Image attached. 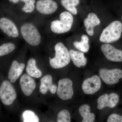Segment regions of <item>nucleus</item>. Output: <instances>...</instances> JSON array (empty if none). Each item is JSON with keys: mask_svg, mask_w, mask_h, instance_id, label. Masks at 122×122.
<instances>
[{"mask_svg": "<svg viewBox=\"0 0 122 122\" xmlns=\"http://www.w3.org/2000/svg\"><path fill=\"white\" fill-rule=\"evenodd\" d=\"M73 82L70 79L64 78L58 81L57 91V96L62 100H68L72 98L73 95Z\"/></svg>", "mask_w": 122, "mask_h": 122, "instance_id": "obj_6", "label": "nucleus"}, {"mask_svg": "<svg viewBox=\"0 0 122 122\" xmlns=\"http://www.w3.org/2000/svg\"><path fill=\"white\" fill-rule=\"evenodd\" d=\"M71 58L74 64L77 67L80 68L85 66L87 63V59L83 53L71 50L69 51Z\"/></svg>", "mask_w": 122, "mask_h": 122, "instance_id": "obj_17", "label": "nucleus"}, {"mask_svg": "<svg viewBox=\"0 0 122 122\" xmlns=\"http://www.w3.org/2000/svg\"><path fill=\"white\" fill-rule=\"evenodd\" d=\"M122 24L119 21L112 22L103 30L100 35V41L102 42L110 43L117 41L121 37Z\"/></svg>", "mask_w": 122, "mask_h": 122, "instance_id": "obj_2", "label": "nucleus"}, {"mask_svg": "<svg viewBox=\"0 0 122 122\" xmlns=\"http://www.w3.org/2000/svg\"><path fill=\"white\" fill-rule=\"evenodd\" d=\"M101 50L105 56L109 61L114 62L122 61V51L117 49L108 44H103Z\"/></svg>", "mask_w": 122, "mask_h": 122, "instance_id": "obj_10", "label": "nucleus"}, {"mask_svg": "<svg viewBox=\"0 0 122 122\" xmlns=\"http://www.w3.org/2000/svg\"><path fill=\"white\" fill-rule=\"evenodd\" d=\"M25 2V5L22 9V11L26 13L33 12L35 9V0H21Z\"/></svg>", "mask_w": 122, "mask_h": 122, "instance_id": "obj_25", "label": "nucleus"}, {"mask_svg": "<svg viewBox=\"0 0 122 122\" xmlns=\"http://www.w3.org/2000/svg\"><path fill=\"white\" fill-rule=\"evenodd\" d=\"M60 20L52 21L51 29L53 32L62 34L68 32L72 28L73 18L72 14L68 12H64L60 15Z\"/></svg>", "mask_w": 122, "mask_h": 122, "instance_id": "obj_3", "label": "nucleus"}, {"mask_svg": "<svg viewBox=\"0 0 122 122\" xmlns=\"http://www.w3.org/2000/svg\"><path fill=\"white\" fill-rule=\"evenodd\" d=\"M21 32L24 39L30 45L37 46L41 43V35L37 29L32 24L27 23L22 25Z\"/></svg>", "mask_w": 122, "mask_h": 122, "instance_id": "obj_4", "label": "nucleus"}, {"mask_svg": "<svg viewBox=\"0 0 122 122\" xmlns=\"http://www.w3.org/2000/svg\"><path fill=\"white\" fill-rule=\"evenodd\" d=\"M25 67L23 63H20L16 61L12 63L8 74V79L10 82L14 83L22 73Z\"/></svg>", "mask_w": 122, "mask_h": 122, "instance_id": "obj_15", "label": "nucleus"}, {"mask_svg": "<svg viewBox=\"0 0 122 122\" xmlns=\"http://www.w3.org/2000/svg\"><path fill=\"white\" fill-rule=\"evenodd\" d=\"M55 57L49 58L51 66L53 69L63 68L68 65L71 61L69 52L67 48L61 42H59L55 46Z\"/></svg>", "mask_w": 122, "mask_h": 122, "instance_id": "obj_1", "label": "nucleus"}, {"mask_svg": "<svg viewBox=\"0 0 122 122\" xmlns=\"http://www.w3.org/2000/svg\"><path fill=\"white\" fill-rule=\"evenodd\" d=\"M58 122H70L71 117L69 112L66 110H63L58 113L57 118Z\"/></svg>", "mask_w": 122, "mask_h": 122, "instance_id": "obj_24", "label": "nucleus"}, {"mask_svg": "<svg viewBox=\"0 0 122 122\" xmlns=\"http://www.w3.org/2000/svg\"><path fill=\"white\" fill-rule=\"evenodd\" d=\"M11 82L8 81H3L0 87V100L7 106L11 105L17 97L16 92Z\"/></svg>", "mask_w": 122, "mask_h": 122, "instance_id": "obj_5", "label": "nucleus"}, {"mask_svg": "<svg viewBox=\"0 0 122 122\" xmlns=\"http://www.w3.org/2000/svg\"><path fill=\"white\" fill-rule=\"evenodd\" d=\"M79 113L83 118L82 122H93L95 119L94 114L90 113V107L85 104L81 106L79 110Z\"/></svg>", "mask_w": 122, "mask_h": 122, "instance_id": "obj_19", "label": "nucleus"}, {"mask_svg": "<svg viewBox=\"0 0 122 122\" xmlns=\"http://www.w3.org/2000/svg\"><path fill=\"white\" fill-rule=\"evenodd\" d=\"M89 38L86 35H83L81 38L80 42L75 41L74 45L77 49L83 52H87L89 49Z\"/></svg>", "mask_w": 122, "mask_h": 122, "instance_id": "obj_20", "label": "nucleus"}, {"mask_svg": "<svg viewBox=\"0 0 122 122\" xmlns=\"http://www.w3.org/2000/svg\"><path fill=\"white\" fill-rule=\"evenodd\" d=\"M57 89V86L53 84L52 78L51 75H47L41 79L39 91L42 94H46L49 90L52 94H55Z\"/></svg>", "mask_w": 122, "mask_h": 122, "instance_id": "obj_14", "label": "nucleus"}, {"mask_svg": "<svg viewBox=\"0 0 122 122\" xmlns=\"http://www.w3.org/2000/svg\"><path fill=\"white\" fill-rule=\"evenodd\" d=\"M61 4L65 8L74 15L77 13L76 6L79 3V0H61Z\"/></svg>", "mask_w": 122, "mask_h": 122, "instance_id": "obj_21", "label": "nucleus"}, {"mask_svg": "<svg viewBox=\"0 0 122 122\" xmlns=\"http://www.w3.org/2000/svg\"><path fill=\"white\" fill-rule=\"evenodd\" d=\"M107 122H122V116L116 114L110 115L107 119Z\"/></svg>", "mask_w": 122, "mask_h": 122, "instance_id": "obj_26", "label": "nucleus"}, {"mask_svg": "<svg viewBox=\"0 0 122 122\" xmlns=\"http://www.w3.org/2000/svg\"></svg>", "mask_w": 122, "mask_h": 122, "instance_id": "obj_28", "label": "nucleus"}, {"mask_svg": "<svg viewBox=\"0 0 122 122\" xmlns=\"http://www.w3.org/2000/svg\"><path fill=\"white\" fill-rule=\"evenodd\" d=\"M36 8L40 13L50 14L54 13L57 9V4L52 0H39L36 2Z\"/></svg>", "mask_w": 122, "mask_h": 122, "instance_id": "obj_11", "label": "nucleus"}, {"mask_svg": "<svg viewBox=\"0 0 122 122\" xmlns=\"http://www.w3.org/2000/svg\"><path fill=\"white\" fill-rule=\"evenodd\" d=\"M26 73L29 76L35 78L41 77L42 73L36 66L35 59L31 58L29 60L26 68Z\"/></svg>", "mask_w": 122, "mask_h": 122, "instance_id": "obj_18", "label": "nucleus"}, {"mask_svg": "<svg viewBox=\"0 0 122 122\" xmlns=\"http://www.w3.org/2000/svg\"><path fill=\"white\" fill-rule=\"evenodd\" d=\"M0 28L3 32L9 36L16 38L19 35L18 30L15 24L6 18H1Z\"/></svg>", "mask_w": 122, "mask_h": 122, "instance_id": "obj_13", "label": "nucleus"}, {"mask_svg": "<svg viewBox=\"0 0 122 122\" xmlns=\"http://www.w3.org/2000/svg\"><path fill=\"white\" fill-rule=\"evenodd\" d=\"M119 101V97L115 93L108 95L105 94L100 96L97 100V107L99 110H101L106 107L113 108L117 105Z\"/></svg>", "mask_w": 122, "mask_h": 122, "instance_id": "obj_9", "label": "nucleus"}, {"mask_svg": "<svg viewBox=\"0 0 122 122\" xmlns=\"http://www.w3.org/2000/svg\"><path fill=\"white\" fill-rule=\"evenodd\" d=\"M20 0H9L10 2H13L14 3H16L18 2Z\"/></svg>", "mask_w": 122, "mask_h": 122, "instance_id": "obj_27", "label": "nucleus"}, {"mask_svg": "<svg viewBox=\"0 0 122 122\" xmlns=\"http://www.w3.org/2000/svg\"><path fill=\"white\" fill-rule=\"evenodd\" d=\"M101 81L97 75L85 79L82 85V89L86 94H93L98 91L101 86Z\"/></svg>", "mask_w": 122, "mask_h": 122, "instance_id": "obj_8", "label": "nucleus"}, {"mask_svg": "<svg viewBox=\"0 0 122 122\" xmlns=\"http://www.w3.org/2000/svg\"><path fill=\"white\" fill-rule=\"evenodd\" d=\"M15 46L10 42L4 44L0 47V56L9 54L15 50Z\"/></svg>", "mask_w": 122, "mask_h": 122, "instance_id": "obj_23", "label": "nucleus"}, {"mask_svg": "<svg viewBox=\"0 0 122 122\" xmlns=\"http://www.w3.org/2000/svg\"><path fill=\"white\" fill-rule=\"evenodd\" d=\"M99 76L106 84L111 85L117 83L122 78V71L116 69L109 70L102 69L99 71Z\"/></svg>", "mask_w": 122, "mask_h": 122, "instance_id": "obj_7", "label": "nucleus"}, {"mask_svg": "<svg viewBox=\"0 0 122 122\" xmlns=\"http://www.w3.org/2000/svg\"><path fill=\"white\" fill-rule=\"evenodd\" d=\"M22 117L24 122H38L39 120L37 116L30 110H26L23 112Z\"/></svg>", "mask_w": 122, "mask_h": 122, "instance_id": "obj_22", "label": "nucleus"}, {"mask_svg": "<svg viewBox=\"0 0 122 122\" xmlns=\"http://www.w3.org/2000/svg\"><path fill=\"white\" fill-rule=\"evenodd\" d=\"M100 22V20L95 14H89L87 18L84 20V25L87 34L91 36H93L94 33V28L99 25Z\"/></svg>", "mask_w": 122, "mask_h": 122, "instance_id": "obj_16", "label": "nucleus"}, {"mask_svg": "<svg viewBox=\"0 0 122 122\" xmlns=\"http://www.w3.org/2000/svg\"><path fill=\"white\" fill-rule=\"evenodd\" d=\"M20 85L22 93L26 96H30L36 87V83L34 79L25 74L21 77Z\"/></svg>", "mask_w": 122, "mask_h": 122, "instance_id": "obj_12", "label": "nucleus"}]
</instances>
